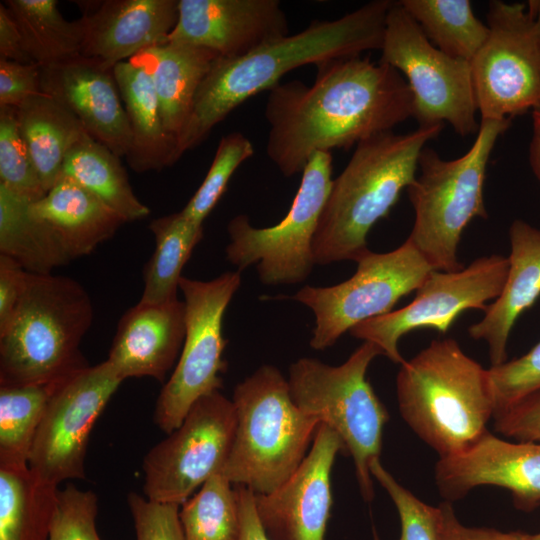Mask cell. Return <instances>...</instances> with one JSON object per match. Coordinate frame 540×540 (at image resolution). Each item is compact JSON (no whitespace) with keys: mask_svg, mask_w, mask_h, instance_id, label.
<instances>
[{"mask_svg":"<svg viewBox=\"0 0 540 540\" xmlns=\"http://www.w3.org/2000/svg\"><path fill=\"white\" fill-rule=\"evenodd\" d=\"M61 174L99 198L124 222L150 214V209L135 195L120 157L87 132L68 151Z\"/></svg>","mask_w":540,"mask_h":540,"instance_id":"29","label":"cell"},{"mask_svg":"<svg viewBox=\"0 0 540 540\" xmlns=\"http://www.w3.org/2000/svg\"><path fill=\"white\" fill-rule=\"evenodd\" d=\"M218 57L205 48L165 42L129 59L141 66L152 80L164 129L174 143V150L190 117L199 86Z\"/></svg>","mask_w":540,"mask_h":540,"instance_id":"25","label":"cell"},{"mask_svg":"<svg viewBox=\"0 0 540 540\" xmlns=\"http://www.w3.org/2000/svg\"><path fill=\"white\" fill-rule=\"evenodd\" d=\"M529 8L533 11L538 26V32L540 37V0L528 1Z\"/></svg>","mask_w":540,"mask_h":540,"instance_id":"49","label":"cell"},{"mask_svg":"<svg viewBox=\"0 0 540 540\" xmlns=\"http://www.w3.org/2000/svg\"><path fill=\"white\" fill-rule=\"evenodd\" d=\"M494 415L540 393V341L525 355L488 369Z\"/></svg>","mask_w":540,"mask_h":540,"instance_id":"38","label":"cell"},{"mask_svg":"<svg viewBox=\"0 0 540 540\" xmlns=\"http://www.w3.org/2000/svg\"><path fill=\"white\" fill-rule=\"evenodd\" d=\"M235 426L233 402L220 390L199 398L179 427L144 457L145 497L182 505L210 477L223 470Z\"/></svg>","mask_w":540,"mask_h":540,"instance_id":"14","label":"cell"},{"mask_svg":"<svg viewBox=\"0 0 540 540\" xmlns=\"http://www.w3.org/2000/svg\"><path fill=\"white\" fill-rule=\"evenodd\" d=\"M511 120H481L474 143L454 160L442 159L425 146L418 172L407 188L414 209V224L407 240L433 270L457 271L458 245L475 217H488L483 197L491 152Z\"/></svg>","mask_w":540,"mask_h":540,"instance_id":"7","label":"cell"},{"mask_svg":"<svg viewBox=\"0 0 540 540\" xmlns=\"http://www.w3.org/2000/svg\"><path fill=\"white\" fill-rule=\"evenodd\" d=\"M370 472L386 490L398 511L401 522L399 540H439L437 507L430 506L402 486L391 473L375 460Z\"/></svg>","mask_w":540,"mask_h":540,"instance_id":"40","label":"cell"},{"mask_svg":"<svg viewBox=\"0 0 540 540\" xmlns=\"http://www.w3.org/2000/svg\"><path fill=\"white\" fill-rule=\"evenodd\" d=\"M373 540H380V538L378 537V534L376 533L375 530H374V534H373Z\"/></svg>","mask_w":540,"mask_h":540,"instance_id":"51","label":"cell"},{"mask_svg":"<svg viewBox=\"0 0 540 540\" xmlns=\"http://www.w3.org/2000/svg\"><path fill=\"white\" fill-rule=\"evenodd\" d=\"M40 67L42 92L71 111L92 138L126 157L131 132L113 69L82 55Z\"/></svg>","mask_w":540,"mask_h":540,"instance_id":"20","label":"cell"},{"mask_svg":"<svg viewBox=\"0 0 540 540\" xmlns=\"http://www.w3.org/2000/svg\"><path fill=\"white\" fill-rule=\"evenodd\" d=\"M30 203L0 184V254L29 273L51 274L71 260L51 229L31 213Z\"/></svg>","mask_w":540,"mask_h":540,"instance_id":"30","label":"cell"},{"mask_svg":"<svg viewBox=\"0 0 540 540\" xmlns=\"http://www.w3.org/2000/svg\"><path fill=\"white\" fill-rule=\"evenodd\" d=\"M185 540H241L235 486L221 472L210 477L179 509Z\"/></svg>","mask_w":540,"mask_h":540,"instance_id":"34","label":"cell"},{"mask_svg":"<svg viewBox=\"0 0 540 540\" xmlns=\"http://www.w3.org/2000/svg\"><path fill=\"white\" fill-rule=\"evenodd\" d=\"M528 540H540V533L533 534V535H527Z\"/></svg>","mask_w":540,"mask_h":540,"instance_id":"50","label":"cell"},{"mask_svg":"<svg viewBox=\"0 0 540 540\" xmlns=\"http://www.w3.org/2000/svg\"><path fill=\"white\" fill-rule=\"evenodd\" d=\"M0 59L36 64L27 53L21 32L3 2L0 4Z\"/></svg>","mask_w":540,"mask_h":540,"instance_id":"46","label":"cell"},{"mask_svg":"<svg viewBox=\"0 0 540 540\" xmlns=\"http://www.w3.org/2000/svg\"><path fill=\"white\" fill-rule=\"evenodd\" d=\"M58 382L0 386V465L28 464L37 430Z\"/></svg>","mask_w":540,"mask_h":540,"instance_id":"35","label":"cell"},{"mask_svg":"<svg viewBox=\"0 0 540 540\" xmlns=\"http://www.w3.org/2000/svg\"><path fill=\"white\" fill-rule=\"evenodd\" d=\"M509 269L500 295L483 318L468 328L470 337L484 340L492 366L506 362V346L518 317L540 296V230L517 219L509 229Z\"/></svg>","mask_w":540,"mask_h":540,"instance_id":"23","label":"cell"},{"mask_svg":"<svg viewBox=\"0 0 540 540\" xmlns=\"http://www.w3.org/2000/svg\"><path fill=\"white\" fill-rule=\"evenodd\" d=\"M432 270L406 239L390 252L369 251L357 261L355 274L340 284L301 288L292 298L314 313L310 346L324 350L357 324L393 311Z\"/></svg>","mask_w":540,"mask_h":540,"instance_id":"13","label":"cell"},{"mask_svg":"<svg viewBox=\"0 0 540 540\" xmlns=\"http://www.w3.org/2000/svg\"><path fill=\"white\" fill-rule=\"evenodd\" d=\"M127 503L136 540H185L179 505L151 501L136 492L128 494Z\"/></svg>","mask_w":540,"mask_h":540,"instance_id":"41","label":"cell"},{"mask_svg":"<svg viewBox=\"0 0 540 540\" xmlns=\"http://www.w3.org/2000/svg\"><path fill=\"white\" fill-rule=\"evenodd\" d=\"M28 273L16 261L0 254V331L5 329L17 309Z\"/></svg>","mask_w":540,"mask_h":540,"instance_id":"45","label":"cell"},{"mask_svg":"<svg viewBox=\"0 0 540 540\" xmlns=\"http://www.w3.org/2000/svg\"><path fill=\"white\" fill-rule=\"evenodd\" d=\"M437 531L439 540H528V534L519 531L465 526L456 517L449 501L437 506Z\"/></svg>","mask_w":540,"mask_h":540,"instance_id":"44","label":"cell"},{"mask_svg":"<svg viewBox=\"0 0 540 540\" xmlns=\"http://www.w3.org/2000/svg\"><path fill=\"white\" fill-rule=\"evenodd\" d=\"M316 67L311 85L293 80L268 91L266 154L286 177L314 153L348 149L413 117L411 89L395 68L360 56Z\"/></svg>","mask_w":540,"mask_h":540,"instance_id":"1","label":"cell"},{"mask_svg":"<svg viewBox=\"0 0 540 540\" xmlns=\"http://www.w3.org/2000/svg\"><path fill=\"white\" fill-rule=\"evenodd\" d=\"M58 489L28 464L0 465V540H48Z\"/></svg>","mask_w":540,"mask_h":540,"instance_id":"28","label":"cell"},{"mask_svg":"<svg viewBox=\"0 0 540 540\" xmlns=\"http://www.w3.org/2000/svg\"><path fill=\"white\" fill-rule=\"evenodd\" d=\"M16 110L20 132L47 193L60 177L68 151L86 131L71 111L43 92Z\"/></svg>","mask_w":540,"mask_h":540,"instance_id":"27","label":"cell"},{"mask_svg":"<svg viewBox=\"0 0 540 540\" xmlns=\"http://www.w3.org/2000/svg\"><path fill=\"white\" fill-rule=\"evenodd\" d=\"M32 60L48 65L81 55L85 19L68 21L55 0H6Z\"/></svg>","mask_w":540,"mask_h":540,"instance_id":"31","label":"cell"},{"mask_svg":"<svg viewBox=\"0 0 540 540\" xmlns=\"http://www.w3.org/2000/svg\"><path fill=\"white\" fill-rule=\"evenodd\" d=\"M392 2L374 0L338 19L315 20L304 30L271 41L245 56L215 59L176 142L174 163L203 142L234 109L250 97L269 91L288 72L380 50Z\"/></svg>","mask_w":540,"mask_h":540,"instance_id":"2","label":"cell"},{"mask_svg":"<svg viewBox=\"0 0 540 540\" xmlns=\"http://www.w3.org/2000/svg\"><path fill=\"white\" fill-rule=\"evenodd\" d=\"M236 426L222 473L233 485L268 494L300 466L320 421L294 403L288 380L259 367L234 389Z\"/></svg>","mask_w":540,"mask_h":540,"instance_id":"6","label":"cell"},{"mask_svg":"<svg viewBox=\"0 0 540 540\" xmlns=\"http://www.w3.org/2000/svg\"><path fill=\"white\" fill-rule=\"evenodd\" d=\"M93 317L78 281L28 273L17 309L0 331V386L55 383L88 367L80 344Z\"/></svg>","mask_w":540,"mask_h":540,"instance_id":"5","label":"cell"},{"mask_svg":"<svg viewBox=\"0 0 540 540\" xmlns=\"http://www.w3.org/2000/svg\"><path fill=\"white\" fill-rule=\"evenodd\" d=\"M380 348L363 342L341 365L300 358L289 368L290 394L297 407L335 431L354 462L365 501L374 497L371 464L379 459L388 412L366 379Z\"/></svg>","mask_w":540,"mask_h":540,"instance_id":"8","label":"cell"},{"mask_svg":"<svg viewBox=\"0 0 540 540\" xmlns=\"http://www.w3.org/2000/svg\"><path fill=\"white\" fill-rule=\"evenodd\" d=\"M234 486L238 496L242 518L241 540H270L256 512L255 494L244 486Z\"/></svg>","mask_w":540,"mask_h":540,"instance_id":"47","label":"cell"},{"mask_svg":"<svg viewBox=\"0 0 540 540\" xmlns=\"http://www.w3.org/2000/svg\"><path fill=\"white\" fill-rule=\"evenodd\" d=\"M131 132L126 156L137 173L172 166L174 143L167 135L149 74L130 60L113 68Z\"/></svg>","mask_w":540,"mask_h":540,"instance_id":"26","label":"cell"},{"mask_svg":"<svg viewBox=\"0 0 540 540\" xmlns=\"http://www.w3.org/2000/svg\"><path fill=\"white\" fill-rule=\"evenodd\" d=\"M494 428L514 441L540 442V393L493 416Z\"/></svg>","mask_w":540,"mask_h":540,"instance_id":"43","label":"cell"},{"mask_svg":"<svg viewBox=\"0 0 540 540\" xmlns=\"http://www.w3.org/2000/svg\"><path fill=\"white\" fill-rule=\"evenodd\" d=\"M443 127H418L406 134L387 131L356 145L332 180L312 243L315 264L357 262L370 251L369 231L414 181L423 148Z\"/></svg>","mask_w":540,"mask_h":540,"instance_id":"3","label":"cell"},{"mask_svg":"<svg viewBox=\"0 0 540 540\" xmlns=\"http://www.w3.org/2000/svg\"><path fill=\"white\" fill-rule=\"evenodd\" d=\"M380 51L379 61L404 75L419 127L447 122L462 137L478 132L470 62L436 48L399 1L388 10Z\"/></svg>","mask_w":540,"mask_h":540,"instance_id":"9","label":"cell"},{"mask_svg":"<svg viewBox=\"0 0 540 540\" xmlns=\"http://www.w3.org/2000/svg\"><path fill=\"white\" fill-rule=\"evenodd\" d=\"M340 451L338 434L320 423L296 471L274 491L255 494L256 512L270 540H324L332 506L330 474Z\"/></svg>","mask_w":540,"mask_h":540,"instance_id":"17","label":"cell"},{"mask_svg":"<svg viewBox=\"0 0 540 540\" xmlns=\"http://www.w3.org/2000/svg\"><path fill=\"white\" fill-rule=\"evenodd\" d=\"M124 380L107 360L59 381L50 397L28 466L43 481L83 480L90 433Z\"/></svg>","mask_w":540,"mask_h":540,"instance_id":"16","label":"cell"},{"mask_svg":"<svg viewBox=\"0 0 540 540\" xmlns=\"http://www.w3.org/2000/svg\"><path fill=\"white\" fill-rule=\"evenodd\" d=\"M29 207L55 234L71 261L93 252L125 223L99 198L64 174Z\"/></svg>","mask_w":540,"mask_h":540,"instance_id":"24","label":"cell"},{"mask_svg":"<svg viewBox=\"0 0 540 540\" xmlns=\"http://www.w3.org/2000/svg\"><path fill=\"white\" fill-rule=\"evenodd\" d=\"M533 134L529 146V162L534 175L540 181V109L532 112Z\"/></svg>","mask_w":540,"mask_h":540,"instance_id":"48","label":"cell"},{"mask_svg":"<svg viewBox=\"0 0 540 540\" xmlns=\"http://www.w3.org/2000/svg\"><path fill=\"white\" fill-rule=\"evenodd\" d=\"M489 35L470 62L481 120L504 121L540 109V37L528 4L493 0Z\"/></svg>","mask_w":540,"mask_h":540,"instance_id":"12","label":"cell"},{"mask_svg":"<svg viewBox=\"0 0 540 540\" xmlns=\"http://www.w3.org/2000/svg\"><path fill=\"white\" fill-rule=\"evenodd\" d=\"M288 35V19L278 0H179L167 42L237 58Z\"/></svg>","mask_w":540,"mask_h":540,"instance_id":"19","label":"cell"},{"mask_svg":"<svg viewBox=\"0 0 540 540\" xmlns=\"http://www.w3.org/2000/svg\"><path fill=\"white\" fill-rule=\"evenodd\" d=\"M178 0H106L86 8L81 55L107 69L167 42L178 19Z\"/></svg>","mask_w":540,"mask_h":540,"instance_id":"22","label":"cell"},{"mask_svg":"<svg viewBox=\"0 0 540 540\" xmlns=\"http://www.w3.org/2000/svg\"><path fill=\"white\" fill-rule=\"evenodd\" d=\"M332 180L331 152L314 153L281 221L266 228L252 226L244 214L229 221L227 260L240 270L256 264L259 279L265 285L304 281L315 264L312 243Z\"/></svg>","mask_w":540,"mask_h":540,"instance_id":"10","label":"cell"},{"mask_svg":"<svg viewBox=\"0 0 540 540\" xmlns=\"http://www.w3.org/2000/svg\"><path fill=\"white\" fill-rule=\"evenodd\" d=\"M509 260L499 254L477 258L457 271L432 270L407 306L363 321L350 329L356 338L377 345L394 363L405 360L398 343L406 333L432 328L446 334L458 316L470 309L485 311L505 284Z\"/></svg>","mask_w":540,"mask_h":540,"instance_id":"15","label":"cell"},{"mask_svg":"<svg viewBox=\"0 0 540 540\" xmlns=\"http://www.w3.org/2000/svg\"><path fill=\"white\" fill-rule=\"evenodd\" d=\"M98 499L73 483L58 489L48 540H101L96 530Z\"/></svg>","mask_w":540,"mask_h":540,"instance_id":"39","label":"cell"},{"mask_svg":"<svg viewBox=\"0 0 540 540\" xmlns=\"http://www.w3.org/2000/svg\"><path fill=\"white\" fill-rule=\"evenodd\" d=\"M149 229L155 249L143 270L144 289L139 302L176 299L182 269L203 238V225L177 212L152 220Z\"/></svg>","mask_w":540,"mask_h":540,"instance_id":"32","label":"cell"},{"mask_svg":"<svg viewBox=\"0 0 540 540\" xmlns=\"http://www.w3.org/2000/svg\"><path fill=\"white\" fill-rule=\"evenodd\" d=\"M0 184L31 203L46 194L20 132L17 110L9 106H0Z\"/></svg>","mask_w":540,"mask_h":540,"instance_id":"36","label":"cell"},{"mask_svg":"<svg viewBox=\"0 0 540 540\" xmlns=\"http://www.w3.org/2000/svg\"><path fill=\"white\" fill-rule=\"evenodd\" d=\"M241 284L239 271L209 280L181 277L186 333L179 359L155 404L154 423L166 434L182 423L192 405L223 386L226 369L224 313Z\"/></svg>","mask_w":540,"mask_h":540,"instance_id":"11","label":"cell"},{"mask_svg":"<svg viewBox=\"0 0 540 540\" xmlns=\"http://www.w3.org/2000/svg\"><path fill=\"white\" fill-rule=\"evenodd\" d=\"M401 416L439 458L456 455L486 431L495 413L488 369L452 338L433 340L396 378Z\"/></svg>","mask_w":540,"mask_h":540,"instance_id":"4","label":"cell"},{"mask_svg":"<svg viewBox=\"0 0 540 540\" xmlns=\"http://www.w3.org/2000/svg\"><path fill=\"white\" fill-rule=\"evenodd\" d=\"M40 93V65L0 59V106L18 108Z\"/></svg>","mask_w":540,"mask_h":540,"instance_id":"42","label":"cell"},{"mask_svg":"<svg viewBox=\"0 0 540 540\" xmlns=\"http://www.w3.org/2000/svg\"><path fill=\"white\" fill-rule=\"evenodd\" d=\"M254 154L252 142L240 132L223 136L210 168L195 194L180 211L188 220L203 225L215 207L235 170Z\"/></svg>","mask_w":540,"mask_h":540,"instance_id":"37","label":"cell"},{"mask_svg":"<svg viewBox=\"0 0 540 540\" xmlns=\"http://www.w3.org/2000/svg\"><path fill=\"white\" fill-rule=\"evenodd\" d=\"M185 303L138 302L121 317L106 359L118 375L160 382L175 367L185 339Z\"/></svg>","mask_w":540,"mask_h":540,"instance_id":"21","label":"cell"},{"mask_svg":"<svg viewBox=\"0 0 540 540\" xmlns=\"http://www.w3.org/2000/svg\"><path fill=\"white\" fill-rule=\"evenodd\" d=\"M435 482L449 502L492 485L509 490L518 509L532 511L540 507V442L508 441L487 430L464 451L439 458Z\"/></svg>","mask_w":540,"mask_h":540,"instance_id":"18","label":"cell"},{"mask_svg":"<svg viewBox=\"0 0 540 540\" xmlns=\"http://www.w3.org/2000/svg\"><path fill=\"white\" fill-rule=\"evenodd\" d=\"M427 39L445 54L471 62L489 35L469 0H401Z\"/></svg>","mask_w":540,"mask_h":540,"instance_id":"33","label":"cell"}]
</instances>
